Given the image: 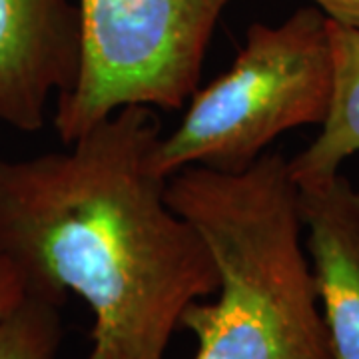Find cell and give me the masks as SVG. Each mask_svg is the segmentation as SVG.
<instances>
[{
    "mask_svg": "<svg viewBox=\"0 0 359 359\" xmlns=\"http://www.w3.org/2000/svg\"><path fill=\"white\" fill-rule=\"evenodd\" d=\"M152 106L116 110L58 152L0 158V257L28 294L94 313L88 359H164L184 309L216 294L204 238L168 204Z\"/></svg>",
    "mask_w": 359,
    "mask_h": 359,
    "instance_id": "obj_1",
    "label": "cell"
},
{
    "mask_svg": "<svg viewBox=\"0 0 359 359\" xmlns=\"http://www.w3.org/2000/svg\"><path fill=\"white\" fill-rule=\"evenodd\" d=\"M166 200L218 268L216 299L180 318L198 344L192 359H332L290 160L266 152L240 172L182 168Z\"/></svg>",
    "mask_w": 359,
    "mask_h": 359,
    "instance_id": "obj_2",
    "label": "cell"
},
{
    "mask_svg": "<svg viewBox=\"0 0 359 359\" xmlns=\"http://www.w3.org/2000/svg\"><path fill=\"white\" fill-rule=\"evenodd\" d=\"M334 86L330 20L316 6L282 25L256 22L233 65L196 88L180 124L162 136L156 166L170 178L182 168L240 172L271 142L325 120Z\"/></svg>",
    "mask_w": 359,
    "mask_h": 359,
    "instance_id": "obj_3",
    "label": "cell"
},
{
    "mask_svg": "<svg viewBox=\"0 0 359 359\" xmlns=\"http://www.w3.org/2000/svg\"><path fill=\"white\" fill-rule=\"evenodd\" d=\"M231 0H78L80 66L56 96L54 128L70 144L140 104L178 110L200 86L208 44Z\"/></svg>",
    "mask_w": 359,
    "mask_h": 359,
    "instance_id": "obj_4",
    "label": "cell"
},
{
    "mask_svg": "<svg viewBox=\"0 0 359 359\" xmlns=\"http://www.w3.org/2000/svg\"><path fill=\"white\" fill-rule=\"evenodd\" d=\"M78 66V0H0V122L25 134L44 128Z\"/></svg>",
    "mask_w": 359,
    "mask_h": 359,
    "instance_id": "obj_5",
    "label": "cell"
},
{
    "mask_svg": "<svg viewBox=\"0 0 359 359\" xmlns=\"http://www.w3.org/2000/svg\"><path fill=\"white\" fill-rule=\"evenodd\" d=\"M297 208L332 359H359V190L341 172L299 182Z\"/></svg>",
    "mask_w": 359,
    "mask_h": 359,
    "instance_id": "obj_6",
    "label": "cell"
},
{
    "mask_svg": "<svg viewBox=\"0 0 359 359\" xmlns=\"http://www.w3.org/2000/svg\"><path fill=\"white\" fill-rule=\"evenodd\" d=\"M330 42L334 60L332 100L316 140L290 160L295 184L337 174L347 158L359 152V30L330 20Z\"/></svg>",
    "mask_w": 359,
    "mask_h": 359,
    "instance_id": "obj_7",
    "label": "cell"
},
{
    "mask_svg": "<svg viewBox=\"0 0 359 359\" xmlns=\"http://www.w3.org/2000/svg\"><path fill=\"white\" fill-rule=\"evenodd\" d=\"M60 304L28 294L0 321V359H56L62 339Z\"/></svg>",
    "mask_w": 359,
    "mask_h": 359,
    "instance_id": "obj_8",
    "label": "cell"
},
{
    "mask_svg": "<svg viewBox=\"0 0 359 359\" xmlns=\"http://www.w3.org/2000/svg\"><path fill=\"white\" fill-rule=\"evenodd\" d=\"M26 297V287L18 269L0 257V321L4 320Z\"/></svg>",
    "mask_w": 359,
    "mask_h": 359,
    "instance_id": "obj_9",
    "label": "cell"
},
{
    "mask_svg": "<svg viewBox=\"0 0 359 359\" xmlns=\"http://www.w3.org/2000/svg\"><path fill=\"white\" fill-rule=\"evenodd\" d=\"M332 22L359 30V0H311Z\"/></svg>",
    "mask_w": 359,
    "mask_h": 359,
    "instance_id": "obj_10",
    "label": "cell"
}]
</instances>
